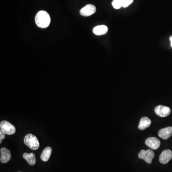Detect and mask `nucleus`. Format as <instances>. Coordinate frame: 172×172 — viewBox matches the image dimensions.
<instances>
[{"mask_svg": "<svg viewBox=\"0 0 172 172\" xmlns=\"http://www.w3.org/2000/svg\"><path fill=\"white\" fill-rule=\"evenodd\" d=\"M108 31V28L105 25H100L95 27L93 29V33L97 35H105Z\"/></svg>", "mask_w": 172, "mask_h": 172, "instance_id": "obj_11", "label": "nucleus"}, {"mask_svg": "<svg viewBox=\"0 0 172 172\" xmlns=\"http://www.w3.org/2000/svg\"><path fill=\"white\" fill-rule=\"evenodd\" d=\"M170 42H171V46L172 48V36H171L170 37Z\"/></svg>", "mask_w": 172, "mask_h": 172, "instance_id": "obj_18", "label": "nucleus"}, {"mask_svg": "<svg viewBox=\"0 0 172 172\" xmlns=\"http://www.w3.org/2000/svg\"><path fill=\"white\" fill-rule=\"evenodd\" d=\"M52 153V149L51 147H47L44 149L41 155V159L44 162H47L49 159Z\"/></svg>", "mask_w": 172, "mask_h": 172, "instance_id": "obj_14", "label": "nucleus"}, {"mask_svg": "<svg viewBox=\"0 0 172 172\" xmlns=\"http://www.w3.org/2000/svg\"><path fill=\"white\" fill-rule=\"evenodd\" d=\"M2 140L0 139V144H1L2 143Z\"/></svg>", "mask_w": 172, "mask_h": 172, "instance_id": "obj_19", "label": "nucleus"}, {"mask_svg": "<svg viewBox=\"0 0 172 172\" xmlns=\"http://www.w3.org/2000/svg\"><path fill=\"white\" fill-rule=\"evenodd\" d=\"M154 157H155V153L151 150H147L146 151L142 150L138 154V157L140 159H143L149 164L152 163Z\"/></svg>", "mask_w": 172, "mask_h": 172, "instance_id": "obj_3", "label": "nucleus"}, {"mask_svg": "<svg viewBox=\"0 0 172 172\" xmlns=\"http://www.w3.org/2000/svg\"><path fill=\"white\" fill-rule=\"evenodd\" d=\"M96 11V8L94 5H88L80 10V13L83 16H90L94 14Z\"/></svg>", "mask_w": 172, "mask_h": 172, "instance_id": "obj_7", "label": "nucleus"}, {"mask_svg": "<svg viewBox=\"0 0 172 172\" xmlns=\"http://www.w3.org/2000/svg\"><path fill=\"white\" fill-rule=\"evenodd\" d=\"M145 145L152 150H157L160 147L161 143L156 137H150L145 140Z\"/></svg>", "mask_w": 172, "mask_h": 172, "instance_id": "obj_8", "label": "nucleus"}, {"mask_svg": "<svg viewBox=\"0 0 172 172\" xmlns=\"http://www.w3.org/2000/svg\"><path fill=\"white\" fill-rule=\"evenodd\" d=\"M158 135L163 139H169L172 135V127L169 126L160 130L158 132Z\"/></svg>", "mask_w": 172, "mask_h": 172, "instance_id": "obj_10", "label": "nucleus"}, {"mask_svg": "<svg viewBox=\"0 0 172 172\" xmlns=\"http://www.w3.org/2000/svg\"><path fill=\"white\" fill-rule=\"evenodd\" d=\"M151 123V121L149 118L144 117L141 118V119H140L139 124L138 125V128L140 130H144L150 127Z\"/></svg>", "mask_w": 172, "mask_h": 172, "instance_id": "obj_12", "label": "nucleus"}, {"mask_svg": "<svg viewBox=\"0 0 172 172\" xmlns=\"http://www.w3.org/2000/svg\"><path fill=\"white\" fill-rule=\"evenodd\" d=\"M35 21L36 25L39 27L46 28L50 24V17L46 11H40L36 14Z\"/></svg>", "mask_w": 172, "mask_h": 172, "instance_id": "obj_1", "label": "nucleus"}, {"mask_svg": "<svg viewBox=\"0 0 172 172\" xmlns=\"http://www.w3.org/2000/svg\"><path fill=\"white\" fill-rule=\"evenodd\" d=\"M123 0H113L112 2V5L113 8L116 9H119L123 7Z\"/></svg>", "mask_w": 172, "mask_h": 172, "instance_id": "obj_15", "label": "nucleus"}, {"mask_svg": "<svg viewBox=\"0 0 172 172\" xmlns=\"http://www.w3.org/2000/svg\"><path fill=\"white\" fill-rule=\"evenodd\" d=\"M134 1V0H123V7L126 8L131 4Z\"/></svg>", "mask_w": 172, "mask_h": 172, "instance_id": "obj_16", "label": "nucleus"}, {"mask_svg": "<svg viewBox=\"0 0 172 172\" xmlns=\"http://www.w3.org/2000/svg\"><path fill=\"white\" fill-rule=\"evenodd\" d=\"M0 128L7 135H12L15 134L16 132L15 127L7 121H3L1 122L0 123Z\"/></svg>", "mask_w": 172, "mask_h": 172, "instance_id": "obj_4", "label": "nucleus"}, {"mask_svg": "<svg viewBox=\"0 0 172 172\" xmlns=\"http://www.w3.org/2000/svg\"><path fill=\"white\" fill-rule=\"evenodd\" d=\"M155 113L159 116L166 117L170 115L171 110L168 107L159 105L155 108Z\"/></svg>", "mask_w": 172, "mask_h": 172, "instance_id": "obj_5", "label": "nucleus"}, {"mask_svg": "<svg viewBox=\"0 0 172 172\" xmlns=\"http://www.w3.org/2000/svg\"><path fill=\"white\" fill-rule=\"evenodd\" d=\"M11 154L10 151L7 148L3 147L1 149L0 160L2 163H5L11 159Z\"/></svg>", "mask_w": 172, "mask_h": 172, "instance_id": "obj_9", "label": "nucleus"}, {"mask_svg": "<svg viewBox=\"0 0 172 172\" xmlns=\"http://www.w3.org/2000/svg\"></svg>", "mask_w": 172, "mask_h": 172, "instance_id": "obj_20", "label": "nucleus"}, {"mask_svg": "<svg viewBox=\"0 0 172 172\" xmlns=\"http://www.w3.org/2000/svg\"><path fill=\"white\" fill-rule=\"evenodd\" d=\"M172 158V152L169 149H166L162 152L159 156V161L162 164H167Z\"/></svg>", "mask_w": 172, "mask_h": 172, "instance_id": "obj_6", "label": "nucleus"}, {"mask_svg": "<svg viewBox=\"0 0 172 172\" xmlns=\"http://www.w3.org/2000/svg\"><path fill=\"white\" fill-rule=\"evenodd\" d=\"M24 143L33 150H37L39 147L40 144L37 137L32 134H28L24 137Z\"/></svg>", "mask_w": 172, "mask_h": 172, "instance_id": "obj_2", "label": "nucleus"}, {"mask_svg": "<svg viewBox=\"0 0 172 172\" xmlns=\"http://www.w3.org/2000/svg\"><path fill=\"white\" fill-rule=\"evenodd\" d=\"M23 157L25 159L30 166H34L36 163L35 156L34 153L27 154L25 152L23 155Z\"/></svg>", "mask_w": 172, "mask_h": 172, "instance_id": "obj_13", "label": "nucleus"}, {"mask_svg": "<svg viewBox=\"0 0 172 172\" xmlns=\"http://www.w3.org/2000/svg\"><path fill=\"white\" fill-rule=\"evenodd\" d=\"M5 138V134L1 129L0 130V139L3 140Z\"/></svg>", "mask_w": 172, "mask_h": 172, "instance_id": "obj_17", "label": "nucleus"}]
</instances>
